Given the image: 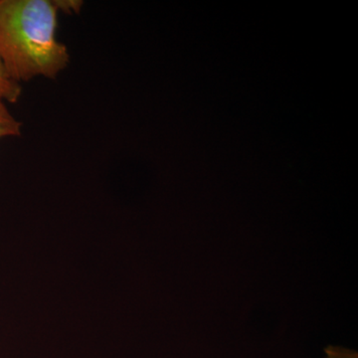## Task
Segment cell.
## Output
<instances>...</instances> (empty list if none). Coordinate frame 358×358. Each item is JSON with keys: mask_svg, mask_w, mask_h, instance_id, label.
Segmentation results:
<instances>
[{"mask_svg": "<svg viewBox=\"0 0 358 358\" xmlns=\"http://www.w3.org/2000/svg\"><path fill=\"white\" fill-rule=\"evenodd\" d=\"M76 0H0V59L18 83L57 77L69 64L56 36L59 11L79 13Z\"/></svg>", "mask_w": 358, "mask_h": 358, "instance_id": "obj_1", "label": "cell"}, {"mask_svg": "<svg viewBox=\"0 0 358 358\" xmlns=\"http://www.w3.org/2000/svg\"><path fill=\"white\" fill-rule=\"evenodd\" d=\"M21 93V85L11 78L0 59V101L4 103H16L20 100Z\"/></svg>", "mask_w": 358, "mask_h": 358, "instance_id": "obj_2", "label": "cell"}, {"mask_svg": "<svg viewBox=\"0 0 358 358\" xmlns=\"http://www.w3.org/2000/svg\"><path fill=\"white\" fill-rule=\"evenodd\" d=\"M22 124L7 109L6 103L0 101V140L9 136H18Z\"/></svg>", "mask_w": 358, "mask_h": 358, "instance_id": "obj_3", "label": "cell"}, {"mask_svg": "<svg viewBox=\"0 0 358 358\" xmlns=\"http://www.w3.org/2000/svg\"><path fill=\"white\" fill-rule=\"evenodd\" d=\"M327 358H357V353L352 350H345L341 348H327Z\"/></svg>", "mask_w": 358, "mask_h": 358, "instance_id": "obj_4", "label": "cell"}]
</instances>
